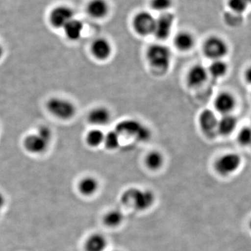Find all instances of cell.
<instances>
[{
    "label": "cell",
    "mask_w": 251,
    "mask_h": 251,
    "mask_svg": "<svg viewBox=\"0 0 251 251\" xmlns=\"http://www.w3.org/2000/svg\"><path fill=\"white\" fill-rule=\"evenodd\" d=\"M154 195L149 190L130 188L123 193L122 202L126 206H132L138 210H145L154 202Z\"/></svg>",
    "instance_id": "obj_1"
},
{
    "label": "cell",
    "mask_w": 251,
    "mask_h": 251,
    "mask_svg": "<svg viewBox=\"0 0 251 251\" xmlns=\"http://www.w3.org/2000/svg\"><path fill=\"white\" fill-rule=\"evenodd\" d=\"M115 130L121 135L133 137L140 142H146L151 138V131L138 120H125L116 126Z\"/></svg>",
    "instance_id": "obj_2"
},
{
    "label": "cell",
    "mask_w": 251,
    "mask_h": 251,
    "mask_svg": "<svg viewBox=\"0 0 251 251\" xmlns=\"http://www.w3.org/2000/svg\"><path fill=\"white\" fill-rule=\"evenodd\" d=\"M48 111L56 118L69 120L75 116L76 108L74 103L61 97H52L46 103Z\"/></svg>",
    "instance_id": "obj_3"
},
{
    "label": "cell",
    "mask_w": 251,
    "mask_h": 251,
    "mask_svg": "<svg viewBox=\"0 0 251 251\" xmlns=\"http://www.w3.org/2000/svg\"><path fill=\"white\" fill-rule=\"evenodd\" d=\"M171 57V50L162 44H153L147 51V59L150 65L159 70L169 67Z\"/></svg>",
    "instance_id": "obj_4"
},
{
    "label": "cell",
    "mask_w": 251,
    "mask_h": 251,
    "mask_svg": "<svg viewBox=\"0 0 251 251\" xmlns=\"http://www.w3.org/2000/svg\"><path fill=\"white\" fill-rule=\"evenodd\" d=\"M242 164V158L236 153H227L219 157L215 162V169L219 174L228 176L233 174Z\"/></svg>",
    "instance_id": "obj_5"
},
{
    "label": "cell",
    "mask_w": 251,
    "mask_h": 251,
    "mask_svg": "<svg viewBox=\"0 0 251 251\" xmlns=\"http://www.w3.org/2000/svg\"><path fill=\"white\" fill-rule=\"evenodd\" d=\"M203 50L206 57L218 60L222 59L227 54L228 46L222 38L213 36L206 39Z\"/></svg>",
    "instance_id": "obj_6"
},
{
    "label": "cell",
    "mask_w": 251,
    "mask_h": 251,
    "mask_svg": "<svg viewBox=\"0 0 251 251\" xmlns=\"http://www.w3.org/2000/svg\"><path fill=\"white\" fill-rule=\"evenodd\" d=\"M156 19L148 11H141L135 16L133 20V27L138 34L148 36L154 31Z\"/></svg>",
    "instance_id": "obj_7"
},
{
    "label": "cell",
    "mask_w": 251,
    "mask_h": 251,
    "mask_svg": "<svg viewBox=\"0 0 251 251\" xmlns=\"http://www.w3.org/2000/svg\"><path fill=\"white\" fill-rule=\"evenodd\" d=\"M50 23L56 29L64 28L74 18V11L69 6H59L54 8L50 14Z\"/></svg>",
    "instance_id": "obj_8"
},
{
    "label": "cell",
    "mask_w": 251,
    "mask_h": 251,
    "mask_svg": "<svg viewBox=\"0 0 251 251\" xmlns=\"http://www.w3.org/2000/svg\"><path fill=\"white\" fill-rule=\"evenodd\" d=\"M50 140L46 139L38 132L27 135L23 141L24 148L28 152L40 154L45 152L49 148Z\"/></svg>",
    "instance_id": "obj_9"
},
{
    "label": "cell",
    "mask_w": 251,
    "mask_h": 251,
    "mask_svg": "<svg viewBox=\"0 0 251 251\" xmlns=\"http://www.w3.org/2000/svg\"><path fill=\"white\" fill-rule=\"evenodd\" d=\"M174 20V16L170 13L161 15L158 19H156V25L153 34L161 40L168 39L171 35Z\"/></svg>",
    "instance_id": "obj_10"
},
{
    "label": "cell",
    "mask_w": 251,
    "mask_h": 251,
    "mask_svg": "<svg viewBox=\"0 0 251 251\" xmlns=\"http://www.w3.org/2000/svg\"><path fill=\"white\" fill-rule=\"evenodd\" d=\"M218 122L216 114L209 109L203 110L200 115V126L206 134L213 135L217 132Z\"/></svg>",
    "instance_id": "obj_11"
},
{
    "label": "cell",
    "mask_w": 251,
    "mask_h": 251,
    "mask_svg": "<svg viewBox=\"0 0 251 251\" xmlns=\"http://www.w3.org/2000/svg\"><path fill=\"white\" fill-rule=\"evenodd\" d=\"M216 110L223 115L230 114L236 105V99L232 94L225 92L219 94L215 100Z\"/></svg>",
    "instance_id": "obj_12"
},
{
    "label": "cell",
    "mask_w": 251,
    "mask_h": 251,
    "mask_svg": "<svg viewBox=\"0 0 251 251\" xmlns=\"http://www.w3.org/2000/svg\"><path fill=\"white\" fill-rule=\"evenodd\" d=\"M91 51L96 58L99 60H105L111 54L112 47L107 39L99 38L96 39L92 44Z\"/></svg>",
    "instance_id": "obj_13"
},
{
    "label": "cell",
    "mask_w": 251,
    "mask_h": 251,
    "mask_svg": "<svg viewBox=\"0 0 251 251\" xmlns=\"http://www.w3.org/2000/svg\"><path fill=\"white\" fill-rule=\"evenodd\" d=\"M207 70L202 65L197 64L193 66L187 75L188 85L191 87H198L204 83L207 79Z\"/></svg>",
    "instance_id": "obj_14"
},
{
    "label": "cell",
    "mask_w": 251,
    "mask_h": 251,
    "mask_svg": "<svg viewBox=\"0 0 251 251\" xmlns=\"http://www.w3.org/2000/svg\"><path fill=\"white\" fill-rule=\"evenodd\" d=\"M111 115L108 109L104 107H98L94 108L89 112L88 121L92 125L96 126H103L110 122Z\"/></svg>",
    "instance_id": "obj_15"
},
{
    "label": "cell",
    "mask_w": 251,
    "mask_h": 251,
    "mask_svg": "<svg viewBox=\"0 0 251 251\" xmlns=\"http://www.w3.org/2000/svg\"><path fill=\"white\" fill-rule=\"evenodd\" d=\"M87 11L91 17L99 19L107 16L109 6L105 0H91L87 4Z\"/></svg>",
    "instance_id": "obj_16"
},
{
    "label": "cell",
    "mask_w": 251,
    "mask_h": 251,
    "mask_svg": "<svg viewBox=\"0 0 251 251\" xmlns=\"http://www.w3.org/2000/svg\"><path fill=\"white\" fill-rule=\"evenodd\" d=\"M237 126V120L231 114L224 115L218 122L217 133L222 135L231 134Z\"/></svg>",
    "instance_id": "obj_17"
},
{
    "label": "cell",
    "mask_w": 251,
    "mask_h": 251,
    "mask_svg": "<svg viewBox=\"0 0 251 251\" xmlns=\"http://www.w3.org/2000/svg\"><path fill=\"white\" fill-rule=\"evenodd\" d=\"M63 29L69 40L75 41L79 40L82 36L84 26L81 21L74 18L64 26Z\"/></svg>",
    "instance_id": "obj_18"
},
{
    "label": "cell",
    "mask_w": 251,
    "mask_h": 251,
    "mask_svg": "<svg viewBox=\"0 0 251 251\" xmlns=\"http://www.w3.org/2000/svg\"><path fill=\"white\" fill-rule=\"evenodd\" d=\"M194 38L186 31L178 33L175 39V44L176 49L181 51H188L194 46Z\"/></svg>",
    "instance_id": "obj_19"
},
{
    "label": "cell",
    "mask_w": 251,
    "mask_h": 251,
    "mask_svg": "<svg viewBox=\"0 0 251 251\" xmlns=\"http://www.w3.org/2000/svg\"><path fill=\"white\" fill-rule=\"evenodd\" d=\"M107 247V239L100 234L91 236L86 243L87 251H104Z\"/></svg>",
    "instance_id": "obj_20"
},
{
    "label": "cell",
    "mask_w": 251,
    "mask_h": 251,
    "mask_svg": "<svg viewBox=\"0 0 251 251\" xmlns=\"http://www.w3.org/2000/svg\"><path fill=\"white\" fill-rule=\"evenodd\" d=\"M99 188V182L95 178L87 176L80 181L79 189L85 196H92L97 192Z\"/></svg>",
    "instance_id": "obj_21"
},
{
    "label": "cell",
    "mask_w": 251,
    "mask_h": 251,
    "mask_svg": "<svg viewBox=\"0 0 251 251\" xmlns=\"http://www.w3.org/2000/svg\"><path fill=\"white\" fill-rule=\"evenodd\" d=\"M227 64L223 61L222 59H218L214 60L209 66V72L208 74H210L211 76L215 78H220V77L224 76L227 72Z\"/></svg>",
    "instance_id": "obj_22"
},
{
    "label": "cell",
    "mask_w": 251,
    "mask_h": 251,
    "mask_svg": "<svg viewBox=\"0 0 251 251\" xmlns=\"http://www.w3.org/2000/svg\"><path fill=\"white\" fill-rule=\"evenodd\" d=\"M105 135L102 130L99 129L91 130L86 135V142L89 146L97 148L104 142Z\"/></svg>",
    "instance_id": "obj_23"
},
{
    "label": "cell",
    "mask_w": 251,
    "mask_h": 251,
    "mask_svg": "<svg viewBox=\"0 0 251 251\" xmlns=\"http://www.w3.org/2000/svg\"><path fill=\"white\" fill-rule=\"evenodd\" d=\"M124 218L125 216L122 211L120 209H113L109 211L105 216L104 221L105 224L110 227H117L123 222Z\"/></svg>",
    "instance_id": "obj_24"
},
{
    "label": "cell",
    "mask_w": 251,
    "mask_h": 251,
    "mask_svg": "<svg viewBox=\"0 0 251 251\" xmlns=\"http://www.w3.org/2000/svg\"><path fill=\"white\" fill-rule=\"evenodd\" d=\"M163 163V156L159 151H153L146 157V165L151 170H158Z\"/></svg>",
    "instance_id": "obj_25"
},
{
    "label": "cell",
    "mask_w": 251,
    "mask_h": 251,
    "mask_svg": "<svg viewBox=\"0 0 251 251\" xmlns=\"http://www.w3.org/2000/svg\"><path fill=\"white\" fill-rule=\"evenodd\" d=\"M227 5L229 10L234 14L242 15L247 11L249 5L246 0H228Z\"/></svg>",
    "instance_id": "obj_26"
},
{
    "label": "cell",
    "mask_w": 251,
    "mask_h": 251,
    "mask_svg": "<svg viewBox=\"0 0 251 251\" xmlns=\"http://www.w3.org/2000/svg\"><path fill=\"white\" fill-rule=\"evenodd\" d=\"M103 143L109 150H115L120 146V135L116 130L109 131L106 135H105Z\"/></svg>",
    "instance_id": "obj_27"
},
{
    "label": "cell",
    "mask_w": 251,
    "mask_h": 251,
    "mask_svg": "<svg viewBox=\"0 0 251 251\" xmlns=\"http://www.w3.org/2000/svg\"><path fill=\"white\" fill-rule=\"evenodd\" d=\"M237 140L242 146H249L251 145V126H244L239 130Z\"/></svg>",
    "instance_id": "obj_28"
},
{
    "label": "cell",
    "mask_w": 251,
    "mask_h": 251,
    "mask_svg": "<svg viewBox=\"0 0 251 251\" xmlns=\"http://www.w3.org/2000/svg\"><path fill=\"white\" fill-rule=\"evenodd\" d=\"M173 4V0H152L151 5L153 9L157 11H166Z\"/></svg>",
    "instance_id": "obj_29"
},
{
    "label": "cell",
    "mask_w": 251,
    "mask_h": 251,
    "mask_svg": "<svg viewBox=\"0 0 251 251\" xmlns=\"http://www.w3.org/2000/svg\"><path fill=\"white\" fill-rule=\"evenodd\" d=\"M245 77L247 82L251 84V67H249L246 72Z\"/></svg>",
    "instance_id": "obj_30"
},
{
    "label": "cell",
    "mask_w": 251,
    "mask_h": 251,
    "mask_svg": "<svg viewBox=\"0 0 251 251\" xmlns=\"http://www.w3.org/2000/svg\"><path fill=\"white\" fill-rule=\"evenodd\" d=\"M4 205V198L1 193H0V213H1V209Z\"/></svg>",
    "instance_id": "obj_31"
},
{
    "label": "cell",
    "mask_w": 251,
    "mask_h": 251,
    "mask_svg": "<svg viewBox=\"0 0 251 251\" xmlns=\"http://www.w3.org/2000/svg\"><path fill=\"white\" fill-rule=\"evenodd\" d=\"M3 54H4V49H3L2 46L0 45V59L2 57Z\"/></svg>",
    "instance_id": "obj_32"
},
{
    "label": "cell",
    "mask_w": 251,
    "mask_h": 251,
    "mask_svg": "<svg viewBox=\"0 0 251 251\" xmlns=\"http://www.w3.org/2000/svg\"><path fill=\"white\" fill-rule=\"evenodd\" d=\"M247 1L248 4H249V6L251 5V0H246Z\"/></svg>",
    "instance_id": "obj_33"
},
{
    "label": "cell",
    "mask_w": 251,
    "mask_h": 251,
    "mask_svg": "<svg viewBox=\"0 0 251 251\" xmlns=\"http://www.w3.org/2000/svg\"><path fill=\"white\" fill-rule=\"evenodd\" d=\"M249 228H250V229L251 230V219L250 222H249Z\"/></svg>",
    "instance_id": "obj_34"
}]
</instances>
